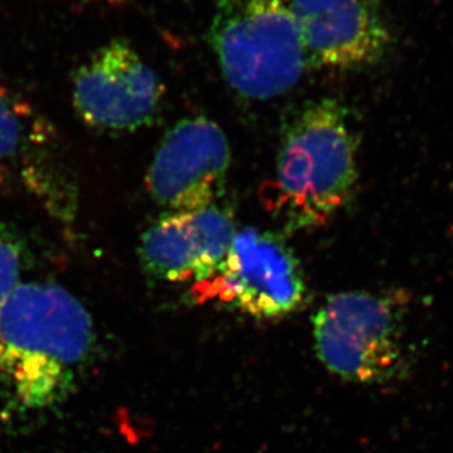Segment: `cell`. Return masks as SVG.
Masks as SVG:
<instances>
[{"mask_svg": "<svg viewBox=\"0 0 453 453\" xmlns=\"http://www.w3.org/2000/svg\"><path fill=\"white\" fill-rule=\"evenodd\" d=\"M95 348L81 301L58 283H19L0 303V421L19 427L59 410Z\"/></svg>", "mask_w": 453, "mask_h": 453, "instance_id": "6da1fadb", "label": "cell"}, {"mask_svg": "<svg viewBox=\"0 0 453 453\" xmlns=\"http://www.w3.org/2000/svg\"><path fill=\"white\" fill-rule=\"evenodd\" d=\"M236 231L234 211L219 203L165 213L142 234L140 263L158 282L196 285L218 270Z\"/></svg>", "mask_w": 453, "mask_h": 453, "instance_id": "9c48e42d", "label": "cell"}, {"mask_svg": "<svg viewBox=\"0 0 453 453\" xmlns=\"http://www.w3.org/2000/svg\"><path fill=\"white\" fill-rule=\"evenodd\" d=\"M193 296L256 319H278L301 308L307 285L298 257L282 236L245 227L236 231L218 270L193 285Z\"/></svg>", "mask_w": 453, "mask_h": 453, "instance_id": "8992f818", "label": "cell"}, {"mask_svg": "<svg viewBox=\"0 0 453 453\" xmlns=\"http://www.w3.org/2000/svg\"><path fill=\"white\" fill-rule=\"evenodd\" d=\"M231 167L226 134L205 116L182 119L157 147L147 171L146 188L166 213L218 203Z\"/></svg>", "mask_w": 453, "mask_h": 453, "instance_id": "ba28073f", "label": "cell"}, {"mask_svg": "<svg viewBox=\"0 0 453 453\" xmlns=\"http://www.w3.org/2000/svg\"><path fill=\"white\" fill-rule=\"evenodd\" d=\"M24 244L8 223L0 220V303L21 283Z\"/></svg>", "mask_w": 453, "mask_h": 453, "instance_id": "8fae6325", "label": "cell"}, {"mask_svg": "<svg viewBox=\"0 0 453 453\" xmlns=\"http://www.w3.org/2000/svg\"><path fill=\"white\" fill-rule=\"evenodd\" d=\"M307 66L359 69L386 55L392 33L379 0H288Z\"/></svg>", "mask_w": 453, "mask_h": 453, "instance_id": "30bf717a", "label": "cell"}, {"mask_svg": "<svg viewBox=\"0 0 453 453\" xmlns=\"http://www.w3.org/2000/svg\"><path fill=\"white\" fill-rule=\"evenodd\" d=\"M209 42L225 81L249 99L285 95L307 68L288 0H219Z\"/></svg>", "mask_w": 453, "mask_h": 453, "instance_id": "3957f363", "label": "cell"}, {"mask_svg": "<svg viewBox=\"0 0 453 453\" xmlns=\"http://www.w3.org/2000/svg\"><path fill=\"white\" fill-rule=\"evenodd\" d=\"M314 341L321 363L345 380L383 383L406 365L398 303L380 294L330 296L314 319Z\"/></svg>", "mask_w": 453, "mask_h": 453, "instance_id": "5b68a950", "label": "cell"}, {"mask_svg": "<svg viewBox=\"0 0 453 453\" xmlns=\"http://www.w3.org/2000/svg\"><path fill=\"white\" fill-rule=\"evenodd\" d=\"M357 144L345 107L310 102L283 129L267 210L291 231L320 226L351 197Z\"/></svg>", "mask_w": 453, "mask_h": 453, "instance_id": "7a4b0ae2", "label": "cell"}, {"mask_svg": "<svg viewBox=\"0 0 453 453\" xmlns=\"http://www.w3.org/2000/svg\"><path fill=\"white\" fill-rule=\"evenodd\" d=\"M165 86L156 71L125 40L97 49L73 78L78 116L103 133H135L157 118Z\"/></svg>", "mask_w": 453, "mask_h": 453, "instance_id": "52a82bcc", "label": "cell"}, {"mask_svg": "<svg viewBox=\"0 0 453 453\" xmlns=\"http://www.w3.org/2000/svg\"><path fill=\"white\" fill-rule=\"evenodd\" d=\"M0 191L28 197L73 232L78 182L50 120L0 75Z\"/></svg>", "mask_w": 453, "mask_h": 453, "instance_id": "277c9868", "label": "cell"}]
</instances>
